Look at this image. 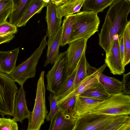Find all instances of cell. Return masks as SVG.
<instances>
[{
    "label": "cell",
    "instance_id": "d6a6232c",
    "mask_svg": "<svg viewBox=\"0 0 130 130\" xmlns=\"http://www.w3.org/2000/svg\"><path fill=\"white\" fill-rule=\"evenodd\" d=\"M122 82V92L126 95L130 94V72L123 74Z\"/></svg>",
    "mask_w": 130,
    "mask_h": 130
},
{
    "label": "cell",
    "instance_id": "8d00e7d4",
    "mask_svg": "<svg viewBox=\"0 0 130 130\" xmlns=\"http://www.w3.org/2000/svg\"><path fill=\"white\" fill-rule=\"evenodd\" d=\"M44 2L46 3H50L51 0H42Z\"/></svg>",
    "mask_w": 130,
    "mask_h": 130
},
{
    "label": "cell",
    "instance_id": "3957f363",
    "mask_svg": "<svg viewBox=\"0 0 130 130\" xmlns=\"http://www.w3.org/2000/svg\"><path fill=\"white\" fill-rule=\"evenodd\" d=\"M98 13L93 11H83L75 14L67 44L82 38L88 40L98 31L100 21Z\"/></svg>",
    "mask_w": 130,
    "mask_h": 130
},
{
    "label": "cell",
    "instance_id": "e575fe53",
    "mask_svg": "<svg viewBox=\"0 0 130 130\" xmlns=\"http://www.w3.org/2000/svg\"><path fill=\"white\" fill-rule=\"evenodd\" d=\"M120 48L121 57L123 64L124 54V44L123 33L119 37Z\"/></svg>",
    "mask_w": 130,
    "mask_h": 130
},
{
    "label": "cell",
    "instance_id": "e0dca14e",
    "mask_svg": "<svg viewBox=\"0 0 130 130\" xmlns=\"http://www.w3.org/2000/svg\"><path fill=\"white\" fill-rule=\"evenodd\" d=\"M11 0L12 8L9 17V22L17 26L32 0Z\"/></svg>",
    "mask_w": 130,
    "mask_h": 130
},
{
    "label": "cell",
    "instance_id": "484cf974",
    "mask_svg": "<svg viewBox=\"0 0 130 130\" xmlns=\"http://www.w3.org/2000/svg\"><path fill=\"white\" fill-rule=\"evenodd\" d=\"M12 8L11 0H0V25L7 21Z\"/></svg>",
    "mask_w": 130,
    "mask_h": 130
},
{
    "label": "cell",
    "instance_id": "9c48e42d",
    "mask_svg": "<svg viewBox=\"0 0 130 130\" xmlns=\"http://www.w3.org/2000/svg\"><path fill=\"white\" fill-rule=\"evenodd\" d=\"M115 116L93 114L82 115L77 118L73 130H101Z\"/></svg>",
    "mask_w": 130,
    "mask_h": 130
},
{
    "label": "cell",
    "instance_id": "52a82bcc",
    "mask_svg": "<svg viewBox=\"0 0 130 130\" xmlns=\"http://www.w3.org/2000/svg\"><path fill=\"white\" fill-rule=\"evenodd\" d=\"M66 52L65 51L59 54L46 75L47 90L57 95L65 85L68 78L65 65Z\"/></svg>",
    "mask_w": 130,
    "mask_h": 130
},
{
    "label": "cell",
    "instance_id": "5b68a950",
    "mask_svg": "<svg viewBox=\"0 0 130 130\" xmlns=\"http://www.w3.org/2000/svg\"><path fill=\"white\" fill-rule=\"evenodd\" d=\"M46 34L43 37L39 47L25 61L15 66L10 76L20 86H23L27 79L35 76L36 68L43 51L47 45Z\"/></svg>",
    "mask_w": 130,
    "mask_h": 130
},
{
    "label": "cell",
    "instance_id": "7402d4cb",
    "mask_svg": "<svg viewBox=\"0 0 130 130\" xmlns=\"http://www.w3.org/2000/svg\"><path fill=\"white\" fill-rule=\"evenodd\" d=\"M116 0H85L83 11H91L98 13L102 12Z\"/></svg>",
    "mask_w": 130,
    "mask_h": 130
},
{
    "label": "cell",
    "instance_id": "277c9868",
    "mask_svg": "<svg viewBox=\"0 0 130 130\" xmlns=\"http://www.w3.org/2000/svg\"><path fill=\"white\" fill-rule=\"evenodd\" d=\"M45 72L42 71L38 81L33 109L28 119L27 130H40L48 112L46 105Z\"/></svg>",
    "mask_w": 130,
    "mask_h": 130
},
{
    "label": "cell",
    "instance_id": "ba28073f",
    "mask_svg": "<svg viewBox=\"0 0 130 130\" xmlns=\"http://www.w3.org/2000/svg\"><path fill=\"white\" fill-rule=\"evenodd\" d=\"M87 40L84 38L78 39L68 44L66 51L65 65L67 77L71 75L76 69L83 55L85 53Z\"/></svg>",
    "mask_w": 130,
    "mask_h": 130
},
{
    "label": "cell",
    "instance_id": "7c38bea8",
    "mask_svg": "<svg viewBox=\"0 0 130 130\" xmlns=\"http://www.w3.org/2000/svg\"><path fill=\"white\" fill-rule=\"evenodd\" d=\"M14 103L13 119L16 122L22 123L24 119L28 118L31 113L27 106L23 86H20L15 96Z\"/></svg>",
    "mask_w": 130,
    "mask_h": 130
},
{
    "label": "cell",
    "instance_id": "d4e9b609",
    "mask_svg": "<svg viewBox=\"0 0 130 130\" xmlns=\"http://www.w3.org/2000/svg\"><path fill=\"white\" fill-rule=\"evenodd\" d=\"M87 62L85 53L83 55L77 67L73 87L88 76L86 67Z\"/></svg>",
    "mask_w": 130,
    "mask_h": 130
},
{
    "label": "cell",
    "instance_id": "4dcf8cb0",
    "mask_svg": "<svg viewBox=\"0 0 130 130\" xmlns=\"http://www.w3.org/2000/svg\"><path fill=\"white\" fill-rule=\"evenodd\" d=\"M76 69L71 75L68 77L65 85L57 95L58 99L65 94L73 87L76 73Z\"/></svg>",
    "mask_w": 130,
    "mask_h": 130
},
{
    "label": "cell",
    "instance_id": "1f68e13d",
    "mask_svg": "<svg viewBox=\"0 0 130 130\" xmlns=\"http://www.w3.org/2000/svg\"><path fill=\"white\" fill-rule=\"evenodd\" d=\"M17 31V27L9 22L6 21L0 25L1 33H11L14 34Z\"/></svg>",
    "mask_w": 130,
    "mask_h": 130
},
{
    "label": "cell",
    "instance_id": "5bb4252c",
    "mask_svg": "<svg viewBox=\"0 0 130 130\" xmlns=\"http://www.w3.org/2000/svg\"><path fill=\"white\" fill-rule=\"evenodd\" d=\"M62 28L61 26L55 35L48 38L47 42V49L46 58L44 62V67L48 64H54L58 58L60 53L59 48L61 45Z\"/></svg>",
    "mask_w": 130,
    "mask_h": 130
},
{
    "label": "cell",
    "instance_id": "f546056e",
    "mask_svg": "<svg viewBox=\"0 0 130 130\" xmlns=\"http://www.w3.org/2000/svg\"><path fill=\"white\" fill-rule=\"evenodd\" d=\"M17 122L10 118H0V130H18Z\"/></svg>",
    "mask_w": 130,
    "mask_h": 130
},
{
    "label": "cell",
    "instance_id": "44dd1931",
    "mask_svg": "<svg viewBox=\"0 0 130 130\" xmlns=\"http://www.w3.org/2000/svg\"><path fill=\"white\" fill-rule=\"evenodd\" d=\"M49 3H45L42 0H32L17 27H20L25 26L34 15L40 13L43 8Z\"/></svg>",
    "mask_w": 130,
    "mask_h": 130
},
{
    "label": "cell",
    "instance_id": "6da1fadb",
    "mask_svg": "<svg viewBox=\"0 0 130 130\" xmlns=\"http://www.w3.org/2000/svg\"><path fill=\"white\" fill-rule=\"evenodd\" d=\"M128 22L126 17L120 11L113 10L107 13L99 34V44L104 50L105 55L108 53L111 43L115 37L123 33Z\"/></svg>",
    "mask_w": 130,
    "mask_h": 130
},
{
    "label": "cell",
    "instance_id": "836d02e7",
    "mask_svg": "<svg viewBox=\"0 0 130 130\" xmlns=\"http://www.w3.org/2000/svg\"><path fill=\"white\" fill-rule=\"evenodd\" d=\"M14 34L9 33L0 35V44L3 43L9 42L12 40L14 37Z\"/></svg>",
    "mask_w": 130,
    "mask_h": 130
},
{
    "label": "cell",
    "instance_id": "603a6c76",
    "mask_svg": "<svg viewBox=\"0 0 130 130\" xmlns=\"http://www.w3.org/2000/svg\"><path fill=\"white\" fill-rule=\"evenodd\" d=\"M103 101L96 100L89 98L76 96L73 110V117L76 118L79 114L93 105Z\"/></svg>",
    "mask_w": 130,
    "mask_h": 130
},
{
    "label": "cell",
    "instance_id": "d590c367",
    "mask_svg": "<svg viewBox=\"0 0 130 130\" xmlns=\"http://www.w3.org/2000/svg\"><path fill=\"white\" fill-rule=\"evenodd\" d=\"M79 0H51L50 2L55 4L57 6L61 5L67 3Z\"/></svg>",
    "mask_w": 130,
    "mask_h": 130
},
{
    "label": "cell",
    "instance_id": "7a4b0ae2",
    "mask_svg": "<svg viewBox=\"0 0 130 130\" xmlns=\"http://www.w3.org/2000/svg\"><path fill=\"white\" fill-rule=\"evenodd\" d=\"M117 115H130V95L122 92L112 95L106 100L96 103L80 112L77 117L85 114Z\"/></svg>",
    "mask_w": 130,
    "mask_h": 130
},
{
    "label": "cell",
    "instance_id": "f35d334b",
    "mask_svg": "<svg viewBox=\"0 0 130 130\" xmlns=\"http://www.w3.org/2000/svg\"><path fill=\"white\" fill-rule=\"evenodd\" d=\"M127 1H128V2H130V0H126Z\"/></svg>",
    "mask_w": 130,
    "mask_h": 130
},
{
    "label": "cell",
    "instance_id": "30bf717a",
    "mask_svg": "<svg viewBox=\"0 0 130 130\" xmlns=\"http://www.w3.org/2000/svg\"><path fill=\"white\" fill-rule=\"evenodd\" d=\"M105 62L112 74L121 75L124 73L125 67L122 60L119 37H116L112 42L109 53L105 55Z\"/></svg>",
    "mask_w": 130,
    "mask_h": 130
},
{
    "label": "cell",
    "instance_id": "f1b7e54d",
    "mask_svg": "<svg viewBox=\"0 0 130 130\" xmlns=\"http://www.w3.org/2000/svg\"><path fill=\"white\" fill-rule=\"evenodd\" d=\"M124 54L123 65L125 67L130 61V34L127 25L123 31Z\"/></svg>",
    "mask_w": 130,
    "mask_h": 130
},
{
    "label": "cell",
    "instance_id": "cb8c5ba5",
    "mask_svg": "<svg viewBox=\"0 0 130 130\" xmlns=\"http://www.w3.org/2000/svg\"><path fill=\"white\" fill-rule=\"evenodd\" d=\"M75 14L64 16L62 26V30L60 46H65L67 44L70 37L72 27Z\"/></svg>",
    "mask_w": 130,
    "mask_h": 130
},
{
    "label": "cell",
    "instance_id": "83f0119b",
    "mask_svg": "<svg viewBox=\"0 0 130 130\" xmlns=\"http://www.w3.org/2000/svg\"><path fill=\"white\" fill-rule=\"evenodd\" d=\"M48 98L50 109V112L47 115L45 119L46 121H50L51 123L57 113L59 110V108L57 104L58 98L57 95L50 92Z\"/></svg>",
    "mask_w": 130,
    "mask_h": 130
},
{
    "label": "cell",
    "instance_id": "8992f818",
    "mask_svg": "<svg viewBox=\"0 0 130 130\" xmlns=\"http://www.w3.org/2000/svg\"><path fill=\"white\" fill-rule=\"evenodd\" d=\"M15 82L8 74L0 71V115L13 116L15 100L18 91Z\"/></svg>",
    "mask_w": 130,
    "mask_h": 130
},
{
    "label": "cell",
    "instance_id": "ac0fdd59",
    "mask_svg": "<svg viewBox=\"0 0 130 130\" xmlns=\"http://www.w3.org/2000/svg\"><path fill=\"white\" fill-rule=\"evenodd\" d=\"M99 80L107 92L111 95L122 92V82L118 79L107 76L102 73L99 75Z\"/></svg>",
    "mask_w": 130,
    "mask_h": 130
},
{
    "label": "cell",
    "instance_id": "4316f807",
    "mask_svg": "<svg viewBox=\"0 0 130 130\" xmlns=\"http://www.w3.org/2000/svg\"><path fill=\"white\" fill-rule=\"evenodd\" d=\"M76 97H71L58 105L59 111L64 115L73 116Z\"/></svg>",
    "mask_w": 130,
    "mask_h": 130
},
{
    "label": "cell",
    "instance_id": "74e56055",
    "mask_svg": "<svg viewBox=\"0 0 130 130\" xmlns=\"http://www.w3.org/2000/svg\"><path fill=\"white\" fill-rule=\"evenodd\" d=\"M8 33H0V35L6 34H7Z\"/></svg>",
    "mask_w": 130,
    "mask_h": 130
},
{
    "label": "cell",
    "instance_id": "2e32d148",
    "mask_svg": "<svg viewBox=\"0 0 130 130\" xmlns=\"http://www.w3.org/2000/svg\"><path fill=\"white\" fill-rule=\"evenodd\" d=\"M76 118L73 116L65 115L59 110L52 122L49 130H73Z\"/></svg>",
    "mask_w": 130,
    "mask_h": 130
},
{
    "label": "cell",
    "instance_id": "4fadbf2b",
    "mask_svg": "<svg viewBox=\"0 0 130 130\" xmlns=\"http://www.w3.org/2000/svg\"><path fill=\"white\" fill-rule=\"evenodd\" d=\"M46 20L47 25L46 35L48 38L54 36L60 28L62 20L57 16V6L50 2L46 6Z\"/></svg>",
    "mask_w": 130,
    "mask_h": 130
},
{
    "label": "cell",
    "instance_id": "d6986e66",
    "mask_svg": "<svg viewBox=\"0 0 130 130\" xmlns=\"http://www.w3.org/2000/svg\"><path fill=\"white\" fill-rule=\"evenodd\" d=\"M101 130H130V115L115 116Z\"/></svg>",
    "mask_w": 130,
    "mask_h": 130
},
{
    "label": "cell",
    "instance_id": "ffe728a7",
    "mask_svg": "<svg viewBox=\"0 0 130 130\" xmlns=\"http://www.w3.org/2000/svg\"><path fill=\"white\" fill-rule=\"evenodd\" d=\"M78 95L95 100L103 101L107 99L111 96L107 92L99 82Z\"/></svg>",
    "mask_w": 130,
    "mask_h": 130
},
{
    "label": "cell",
    "instance_id": "8fae6325",
    "mask_svg": "<svg viewBox=\"0 0 130 130\" xmlns=\"http://www.w3.org/2000/svg\"><path fill=\"white\" fill-rule=\"evenodd\" d=\"M106 66V65L105 63L98 68L95 72L88 75L78 85L73 87L65 94L60 97L57 102V105L71 97L79 95L98 83L99 82V75L100 73H102Z\"/></svg>",
    "mask_w": 130,
    "mask_h": 130
},
{
    "label": "cell",
    "instance_id": "9a60e30c",
    "mask_svg": "<svg viewBox=\"0 0 130 130\" xmlns=\"http://www.w3.org/2000/svg\"><path fill=\"white\" fill-rule=\"evenodd\" d=\"M19 47L8 51H0V71L10 75L14 70Z\"/></svg>",
    "mask_w": 130,
    "mask_h": 130
}]
</instances>
